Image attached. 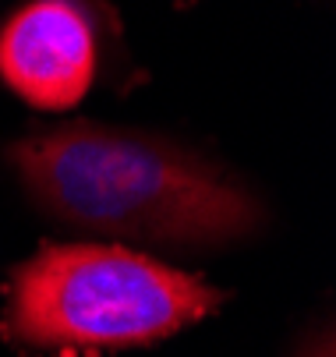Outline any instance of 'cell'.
Listing matches in <instances>:
<instances>
[{
  "instance_id": "cell-1",
  "label": "cell",
  "mask_w": 336,
  "mask_h": 357,
  "mask_svg": "<svg viewBox=\"0 0 336 357\" xmlns=\"http://www.w3.org/2000/svg\"><path fill=\"white\" fill-rule=\"evenodd\" d=\"M8 163L46 216L103 237L220 248L266 220L259 195L220 163L142 131L61 124L18 138Z\"/></svg>"
},
{
  "instance_id": "cell-2",
  "label": "cell",
  "mask_w": 336,
  "mask_h": 357,
  "mask_svg": "<svg viewBox=\"0 0 336 357\" xmlns=\"http://www.w3.org/2000/svg\"><path fill=\"white\" fill-rule=\"evenodd\" d=\"M223 297L202 276L121 244H50L15 273L4 336L36 354H110L195 326Z\"/></svg>"
},
{
  "instance_id": "cell-3",
  "label": "cell",
  "mask_w": 336,
  "mask_h": 357,
  "mask_svg": "<svg viewBox=\"0 0 336 357\" xmlns=\"http://www.w3.org/2000/svg\"><path fill=\"white\" fill-rule=\"evenodd\" d=\"M0 78L39 110H68L96 78V32L78 0H32L0 29Z\"/></svg>"
},
{
  "instance_id": "cell-4",
  "label": "cell",
  "mask_w": 336,
  "mask_h": 357,
  "mask_svg": "<svg viewBox=\"0 0 336 357\" xmlns=\"http://www.w3.org/2000/svg\"><path fill=\"white\" fill-rule=\"evenodd\" d=\"M298 357H336V354H333V333L322 329L319 336H312V340L298 350Z\"/></svg>"
}]
</instances>
